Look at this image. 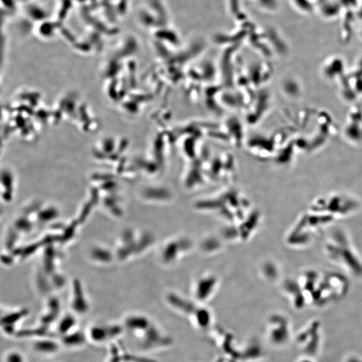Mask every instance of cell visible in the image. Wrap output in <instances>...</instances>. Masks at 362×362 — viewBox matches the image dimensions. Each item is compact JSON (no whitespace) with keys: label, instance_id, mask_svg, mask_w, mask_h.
Returning <instances> with one entry per match:
<instances>
[{"label":"cell","instance_id":"obj_3","mask_svg":"<svg viewBox=\"0 0 362 362\" xmlns=\"http://www.w3.org/2000/svg\"><path fill=\"white\" fill-rule=\"evenodd\" d=\"M358 208L357 201L352 197L341 194H332L316 198L311 203L309 211L337 218L348 215Z\"/></svg>","mask_w":362,"mask_h":362},{"label":"cell","instance_id":"obj_4","mask_svg":"<svg viewBox=\"0 0 362 362\" xmlns=\"http://www.w3.org/2000/svg\"><path fill=\"white\" fill-rule=\"evenodd\" d=\"M7 362H21V358L19 356L12 354L7 358Z\"/></svg>","mask_w":362,"mask_h":362},{"label":"cell","instance_id":"obj_2","mask_svg":"<svg viewBox=\"0 0 362 362\" xmlns=\"http://www.w3.org/2000/svg\"><path fill=\"white\" fill-rule=\"evenodd\" d=\"M335 219L333 216L309 211L301 215L297 221L289 234L288 241L295 247L307 245L311 242L315 234L333 223Z\"/></svg>","mask_w":362,"mask_h":362},{"label":"cell","instance_id":"obj_1","mask_svg":"<svg viewBox=\"0 0 362 362\" xmlns=\"http://www.w3.org/2000/svg\"><path fill=\"white\" fill-rule=\"evenodd\" d=\"M326 256L351 274L362 276V261L351 245L346 234L335 231L324 246Z\"/></svg>","mask_w":362,"mask_h":362}]
</instances>
